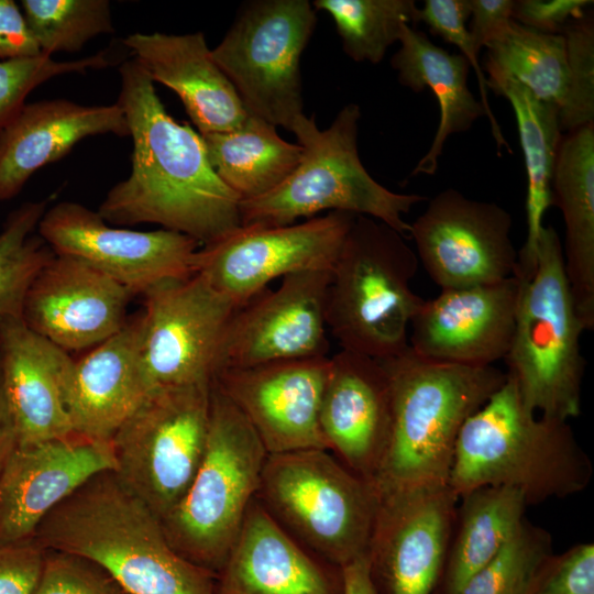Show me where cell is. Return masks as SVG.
<instances>
[{
    "instance_id": "obj_40",
    "label": "cell",
    "mask_w": 594,
    "mask_h": 594,
    "mask_svg": "<svg viewBox=\"0 0 594 594\" xmlns=\"http://www.w3.org/2000/svg\"><path fill=\"white\" fill-rule=\"evenodd\" d=\"M469 18L470 0H425L424 7L419 8V22L422 21L432 34L442 37L444 42L458 46L461 55L474 69L480 101L490 122L496 146L499 151L505 148L508 153H513L488 102L486 75L479 62V52L466 28Z\"/></svg>"
},
{
    "instance_id": "obj_19",
    "label": "cell",
    "mask_w": 594,
    "mask_h": 594,
    "mask_svg": "<svg viewBox=\"0 0 594 594\" xmlns=\"http://www.w3.org/2000/svg\"><path fill=\"white\" fill-rule=\"evenodd\" d=\"M114 468L111 441L76 432L18 446L0 472V547L34 538L54 507L94 475Z\"/></svg>"
},
{
    "instance_id": "obj_46",
    "label": "cell",
    "mask_w": 594,
    "mask_h": 594,
    "mask_svg": "<svg viewBox=\"0 0 594 594\" xmlns=\"http://www.w3.org/2000/svg\"><path fill=\"white\" fill-rule=\"evenodd\" d=\"M40 54L20 6L0 0V61Z\"/></svg>"
},
{
    "instance_id": "obj_44",
    "label": "cell",
    "mask_w": 594,
    "mask_h": 594,
    "mask_svg": "<svg viewBox=\"0 0 594 594\" xmlns=\"http://www.w3.org/2000/svg\"><path fill=\"white\" fill-rule=\"evenodd\" d=\"M591 4L588 0H516L512 18L541 33L563 34L568 23L582 18Z\"/></svg>"
},
{
    "instance_id": "obj_17",
    "label": "cell",
    "mask_w": 594,
    "mask_h": 594,
    "mask_svg": "<svg viewBox=\"0 0 594 594\" xmlns=\"http://www.w3.org/2000/svg\"><path fill=\"white\" fill-rule=\"evenodd\" d=\"M331 272L287 275L278 288L265 289L239 308L226 330L218 372L327 356L326 297Z\"/></svg>"
},
{
    "instance_id": "obj_9",
    "label": "cell",
    "mask_w": 594,
    "mask_h": 594,
    "mask_svg": "<svg viewBox=\"0 0 594 594\" xmlns=\"http://www.w3.org/2000/svg\"><path fill=\"white\" fill-rule=\"evenodd\" d=\"M255 497L289 536L323 561L342 568L366 556L378 493L328 450L267 454Z\"/></svg>"
},
{
    "instance_id": "obj_37",
    "label": "cell",
    "mask_w": 594,
    "mask_h": 594,
    "mask_svg": "<svg viewBox=\"0 0 594 594\" xmlns=\"http://www.w3.org/2000/svg\"><path fill=\"white\" fill-rule=\"evenodd\" d=\"M551 552L550 534L524 518L499 552L469 579L459 594H527L538 565Z\"/></svg>"
},
{
    "instance_id": "obj_38",
    "label": "cell",
    "mask_w": 594,
    "mask_h": 594,
    "mask_svg": "<svg viewBox=\"0 0 594 594\" xmlns=\"http://www.w3.org/2000/svg\"><path fill=\"white\" fill-rule=\"evenodd\" d=\"M566 42L569 88L559 111L562 132L594 122V20L593 12L568 23Z\"/></svg>"
},
{
    "instance_id": "obj_31",
    "label": "cell",
    "mask_w": 594,
    "mask_h": 594,
    "mask_svg": "<svg viewBox=\"0 0 594 594\" xmlns=\"http://www.w3.org/2000/svg\"><path fill=\"white\" fill-rule=\"evenodd\" d=\"M487 88L505 97L513 108L527 174V238L518 252L515 277L528 278L536 266L543 216L552 206L551 183L562 138L559 108L536 98L526 87L508 78L486 79Z\"/></svg>"
},
{
    "instance_id": "obj_27",
    "label": "cell",
    "mask_w": 594,
    "mask_h": 594,
    "mask_svg": "<svg viewBox=\"0 0 594 594\" xmlns=\"http://www.w3.org/2000/svg\"><path fill=\"white\" fill-rule=\"evenodd\" d=\"M153 82L172 89L200 135L227 132L248 117L235 89L213 61L202 32L133 33L123 40Z\"/></svg>"
},
{
    "instance_id": "obj_1",
    "label": "cell",
    "mask_w": 594,
    "mask_h": 594,
    "mask_svg": "<svg viewBox=\"0 0 594 594\" xmlns=\"http://www.w3.org/2000/svg\"><path fill=\"white\" fill-rule=\"evenodd\" d=\"M119 72L117 102L133 142L132 169L108 191L101 218L120 226L160 224L200 245L238 229L241 200L216 174L201 135L168 114L135 58Z\"/></svg>"
},
{
    "instance_id": "obj_25",
    "label": "cell",
    "mask_w": 594,
    "mask_h": 594,
    "mask_svg": "<svg viewBox=\"0 0 594 594\" xmlns=\"http://www.w3.org/2000/svg\"><path fill=\"white\" fill-rule=\"evenodd\" d=\"M73 363L65 350L32 331L22 319L0 324V371L18 446L74 432L64 394Z\"/></svg>"
},
{
    "instance_id": "obj_11",
    "label": "cell",
    "mask_w": 594,
    "mask_h": 594,
    "mask_svg": "<svg viewBox=\"0 0 594 594\" xmlns=\"http://www.w3.org/2000/svg\"><path fill=\"white\" fill-rule=\"evenodd\" d=\"M211 383L151 391L111 439L113 471L160 519L182 501L201 463Z\"/></svg>"
},
{
    "instance_id": "obj_7",
    "label": "cell",
    "mask_w": 594,
    "mask_h": 594,
    "mask_svg": "<svg viewBox=\"0 0 594 594\" xmlns=\"http://www.w3.org/2000/svg\"><path fill=\"white\" fill-rule=\"evenodd\" d=\"M519 279L515 326L504 358L524 405L569 421L581 413L585 328L568 282L560 237L543 226L532 274Z\"/></svg>"
},
{
    "instance_id": "obj_28",
    "label": "cell",
    "mask_w": 594,
    "mask_h": 594,
    "mask_svg": "<svg viewBox=\"0 0 594 594\" xmlns=\"http://www.w3.org/2000/svg\"><path fill=\"white\" fill-rule=\"evenodd\" d=\"M565 224L563 258L575 308L594 329V122L564 132L551 183Z\"/></svg>"
},
{
    "instance_id": "obj_2",
    "label": "cell",
    "mask_w": 594,
    "mask_h": 594,
    "mask_svg": "<svg viewBox=\"0 0 594 594\" xmlns=\"http://www.w3.org/2000/svg\"><path fill=\"white\" fill-rule=\"evenodd\" d=\"M34 539L95 562L127 594H213L216 575L172 548L160 517L113 470L94 475L54 507Z\"/></svg>"
},
{
    "instance_id": "obj_29",
    "label": "cell",
    "mask_w": 594,
    "mask_h": 594,
    "mask_svg": "<svg viewBox=\"0 0 594 594\" xmlns=\"http://www.w3.org/2000/svg\"><path fill=\"white\" fill-rule=\"evenodd\" d=\"M399 43L391 59L398 81L417 94L429 88L439 105L435 138L411 172V176L433 175L447 139L471 129L485 111L469 88L470 64L461 54L449 53L410 25L404 26Z\"/></svg>"
},
{
    "instance_id": "obj_16",
    "label": "cell",
    "mask_w": 594,
    "mask_h": 594,
    "mask_svg": "<svg viewBox=\"0 0 594 594\" xmlns=\"http://www.w3.org/2000/svg\"><path fill=\"white\" fill-rule=\"evenodd\" d=\"M378 508L366 552L378 594H432L459 496L449 484L378 494Z\"/></svg>"
},
{
    "instance_id": "obj_12",
    "label": "cell",
    "mask_w": 594,
    "mask_h": 594,
    "mask_svg": "<svg viewBox=\"0 0 594 594\" xmlns=\"http://www.w3.org/2000/svg\"><path fill=\"white\" fill-rule=\"evenodd\" d=\"M354 217L330 211L292 224L240 226L196 252L195 273L241 308L276 278L332 271Z\"/></svg>"
},
{
    "instance_id": "obj_6",
    "label": "cell",
    "mask_w": 594,
    "mask_h": 594,
    "mask_svg": "<svg viewBox=\"0 0 594 594\" xmlns=\"http://www.w3.org/2000/svg\"><path fill=\"white\" fill-rule=\"evenodd\" d=\"M360 119L356 103L344 106L326 130L305 116L293 131L302 147L299 164L270 193L240 201L241 226L292 224L342 211L376 219L409 238L404 215L426 197L392 191L370 175L358 151Z\"/></svg>"
},
{
    "instance_id": "obj_48",
    "label": "cell",
    "mask_w": 594,
    "mask_h": 594,
    "mask_svg": "<svg viewBox=\"0 0 594 594\" xmlns=\"http://www.w3.org/2000/svg\"><path fill=\"white\" fill-rule=\"evenodd\" d=\"M343 594H378L373 583L366 556L341 568Z\"/></svg>"
},
{
    "instance_id": "obj_32",
    "label": "cell",
    "mask_w": 594,
    "mask_h": 594,
    "mask_svg": "<svg viewBox=\"0 0 594 594\" xmlns=\"http://www.w3.org/2000/svg\"><path fill=\"white\" fill-rule=\"evenodd\" d=\"M208 160L240 200L263 196L297 167L302 147L285 141L276 127L248 114L238 128L201 135Z\"/></svg>"
},
{
    "instance_id": "obj_18",
    "label": "cell",
    "mask_w": 594,
    "mask_h": 594,
    "mask_svg": "<svg viewBox=\"0 0 594 594\" xmlns=\"http://www.w3.org/2000/svg\"><path fill=\"white\" fill-rule=\"evenodd\" d=\"M330 358L224 369L213 383L251 424L268 454L328 450L319 424Z\"/></svg>"
},
{
    "instance_id": "obj_45",
    "label": "cell",
    "mask_w": 594,
    "mask_h": 594,
    "mask_svg": "<svg viewBox=\"0 0 594 594\" xmlns=\"http://www.w3.org/2000/svg\"><path fill=\"white\" fill-rule=\"evenodd\" d=\"M514 0H470L469 33L477 52L487 47L509 28Z\"/></svg>"
},
{
    "instance_id": "obj_14",
    "label": "cell",
    "mask_w": 594,
    "mask_h": 594,
    "mask_svg": "<svg viewBox=\"0 0 594 594\" xmlns=\"http://www.w3.org/2000/svg\"><path fill=\"white\" fill-rule=\"evenodd\" d=\"M409 224L418 261L441 289L495 284L516 273L513 219L495 202L447 188Z\"/></svg>"
},
{
    "instance_id": "obj_23",
    "label": "cell",
    "mask_w": 594,
    "mask_h": 594,
    "mask_svg": "<svg viewBox=\"0 0 594 594\" xmlns=\"http://www.w3.org/2000/svg\"><path fill=\"white\" fill-rule=\"evenodd\" d=\"M213 594H343L342 572L298 543L255 497Z\"/></svg>"
},
{
    "instance_id": "obj_30",
    "label": "cell",
    "mask_w": 594,
    "mask_h": 594,
    "mask_svg": "<svg viewBox=\"0 0 594 594\" xmlns=\"http://www.w3.org/2000/svg\"><path fill=\"white\" fill-rule=\"evenodd\" d=\"M526 507L520 493L504 486H483L460 496L432 594H459L510 539Z\"/></svg>"
},
{
    "instance_id": "obj_42",
    "label": "cell",
    "mask_w": 594,
    "mask_h": 594,
    "mask_svg": "<svg viewBox=\"0 0 594 594\" xmlns=\"http://www.w3.org/2000/svg\"><path fill=\"white\" fill-rule=\"evenodd\" d=\"M527 594H594V544L578 543L564 552L548 554Z\"/></svg>"
},
{
    "instance_id": "obj_15",
    "label": "cell",
    "mask_w": 594,
    "mask_h": 594,
    "mask_svg": "<svg viewBox=\"0 0 594 594\" xmlns=\"http://www.w3.org/2000/svg\"><path fill=\"white\" fill-rule=\"evenodd\" d=\"M40 237L56 254L75 256L122 285L132 296L195 274L199 243L170 230L134 231L108 224L98 211L72 201L50 208Z\"/></svg>"
},
{
    "instance_id": "obj_13",
    "label": "cell",
    "mask_w": 594,
    "mask_h": 594,
    "mask_svg": "<svg viewBox=\"0 0 594 594\" xmlns=\"http://www.w3.org/2000/svg\"><path fill=\"white\" fill-rule=\"evenodd\" d=\"M143 296L142 362L152 391L212 382L239 308L197 273Z\"/></svg>"
},
{
    "instance_id": "obj_5",
    "label": "cell",
    "mask_w": 594,
    "mask_h": 594,
    "mask_svg": "<svg viewBox=\"0 0 594 594\" xmlns=\"http://www.w3.org/2000/svg\"><path fill=\"white\" fill-rule=\"evenodd\" d=\"M385 223L355 216L332 268L326 324L341 350L376 360L409 346V327L424 299L411 289L416 252Z\"/></svg>"
},
{
    "instance_id": "obj_41",
    "label": "cell",
    "mask_w": 594,
    "mask_h": 594,
    "mask_svg": "<svg viewBox=\"0 0 594 594\" xmlns=\"http://www.w3.org/2000/svg\"><path fill=\"white\" fill-rule=\"evenodd\" d=\"M45 550L33 594H124L112 576L95 562L76 554Z\"/></svg>"
},
{
    "instance_id": "obj_33",
    "label": "cell",
    "mask_w": 594,
    "mask_h": 594,
    "mask_svg": "<svg viewBox=\"0 0 594 594\" xmlns=\"http://www.w3.org/2000/svg\"><path fill=\"white\" fill-rule=\"evenodd\" d=\"M486 79L508 78L536 98L563 107L569 88L566 42L563 34H546L512 21L487 47Z\"/></svg>"
},
{
    "instance_id": "obj_3",
    "label": "cell",
    "mask_w": 594,
    "mask_h": 594,
    "mask_svg": "<svg viewBox=\"0 0 594 594\" xmlns=\"http://www.w3.org/2000/svg\"><path fill=\"white\" fill-rule=\"evenodd\" d=\"M592 476L590 457L569 422L537 417L506 375L462 426L448 484L459 497L483 486L509 487L528 506L581 493Z\"/></svg>"
},
{
    "instance_id": "obj_24",
    "label": "cell",
    "mask_w": 594,
    "mask_h": 594,
    "mask_svg": "<svg viewBox=\"0 0 594 594\" xmlns=\"http://www.w3.org/2000/svg\"><path fill=\"white\" fill-rule=\"evenodd\" d=\"M152 387L142 362L141 312L75 361L65 384L73 431L111 441Z\"/></svg>"
},
{
    "instance_id": "obj_47",
    "label": "cell",
    "mask_w": 594,
    "mask_h": 594,
    "mask_svg": "<svg viewBox=\"0 0 594 594\" xmlns=\"http://www.w3.org/2000/svg\"><path fill=\"white\" fill-rule=\"evenodd\" d=\"M18 447V431L0 371V472Z\"/></svg>"
},
{
    "instance_id": "obj_26",
    "label": "cell",
    "mask_w": 594,
    "mask_h": 594,
    "mask_svg": "<svg viewBox=\"0 0 594 594\" xmlns=\"http://www.w3.org/2000/svg\"><path fill=\"white\" fill-rule=\"evenodd\" d=\"M112 133L129 136L121 106H82L66 99L25 103L0 129V201L15 197L41 167L54 163L81 140Z\"/></svg>"
},
{
    "instance_id": "obj_20",
    "label": "cell",
    "mask_w": 594,
    "mask_h": 594,
    "mask_svg": "<svg viewBox=\"0 0 594 594\" xmlns=\"http://www.w3.org/2000/svg\"><path fill=\"white\" fill-rule=\"evenodd\" d=\"M519 287L513 276L490 285L441 289L414 316L410 350L429 361L492 366L508 351Z\"/></svg>"
},
{
    "instance_id": "obj_35",
    "label": "cell",
    "mask_w": 594,
    "mask_h": 594,
    "mask_svg": "<svg viewBox=\"0 0 594 594\" xmlns=\"http://www.w3.org/2000/svg\"><path fill=\"white\" fill-rule=\"evenodd\" d=\"M46 211V200L25 202L7 219L0 232V324L22 319L29 288L54 251L35 229Z\"/></svg>"
},
{
    "instance_id": "obj_49",
    "label": "cell",
    "mask_w": 594,
    "mask_h": 594,
    "mask_svg": "<svg viewBox=\"0 0 594 594\" xmlns=\"http://www.w3.org/2000/svg\"><path fill=\"white\" fill-rule=\"evenodd\" d=\"M124 594H127V593H124Z\"/></svg>"
},
{
    "instance_id": "obj_8",
    "label": "cell",
    "mask_w": 594,
    "mask_h": 594,
    "mask_svg": "<svg viewBox=\"0 0 594 594\" xmlns=\"http://www.w3.org/2000/svg\"><path fill=\"white\" fill-rule=\"evenodd\" d=\"M267 454L245 416L212 381L201 463L182 501L161 519L180 557L219 573L256 496Z\"/></svg>"
},
{
    "instance_id": "obj_10",
    "label": "cell",
    "mask_w": 594,
    "mask_h": 594,
    "mask_svg": "<svg viewBox=\"0 0 594 594\" xmlns=\"http://www.w3.org/2000/svg\"><path fill=\"white\" fill-rule=\"evenodd\" d=\"M307 0L246 2L211 50L248 114L290 132L306 116L300 57L316 26Z\"/></svg>"
},
{
    "instance_id": "obj_36",
    "label": "cell",
    "mask_w": 594,
    "mask_h": 594,
    "mask_svg": "<svg viewBox=\"0 0 594 594\" xmlns=\"http://www.w3.org/2000/svg\"><path fill=\"white\" fill-rule=\"evenodd\" d=\"M25 23L41 54L75 53L92 37L114 32L108 0H22Z\"/></svg>"
},
{
    "instance_id": "obj_22",
    "label": "cell",
    "mask_w": 594,
    "mask_h": 594,
    "mask_svg": "<svg viewBox=\"0 0 594 594\" xmlns=\"http://www.w3.org/2000/svg\"><path fill=\"white\" fill-rule=\"evenodd\" d=\"M391 419V386L383 363L345 350L331 356L319 411L328 451L373 483Z\"/></svg>"
},
{
    "instance_id": "obj_43",
    "label": "cell",
    "mask_w": 594,
    "mask_h": 594,
    "mask_svg": "<svg viewBox=\"0 0 594 594\" xmlns=\"http://www.w3.org/2000/svg\"><path fill=\"white\" fill-rule=\"evenodd\" d=\"M45 549L34 539L0 547V594H33Z\"/></svg>"
},
{
    "instance_id": "obj_4",
    "label": "cell",
    "mask_w": 594,
    "mask_h": 594,
    "mask_svg": "<svg viewBox=\"0 0 594 594\" xmlns=\"http://www.w3.org/2000/svg\"><path fill=\"white\" fill-rule=\"evenodd\" d=\"M389 378L388 441L373 484L378 494L446 485L465 420L505 383L492 366L425 360L410 348L380 360Z\"/></svg>"
},
{
    "instance_id": "obj_39",
    "label": "cell",
    "mask_w": 594,
    "mask_h": 594,
    "mask_svg": "<svg viewBox=\"0 0 594 594\" xmlns=\"http://www.w3.org/2000/svg\"><path fill=\"white\" fill-rule=\"evenodd\" d=\"M108 65L109 58L105 53L66 62L55 61L44 54L0 61V129L21 111L28 95L46 80Z\"/></svg>"
},
{
    "instance_id": "obj_34",
    "label": "cell",
    "mask_w": 594,
    "mask_h": 594,
    "mask_svg": "<svg viewBox=\"0 0 594 594\" xmlns=\"http://www.w3.org/2000/svg\"><path fill=\"white\" fill-rule=\"evenodd\" d=\"M316 11L333 20L344 53L355 62L378 64L399 42L405 25L419 22L413 0H315Z\"/></svg>"
},
{
    "instance_id": "obj_21",
    "label": "cell",
    "mask_w": 594,
    "mask_h": 594,
    "mask_svg": "<svg viewBox=\"0 0 594 594\" xmlns=\"http://www.w3.org/2000/svg\"><path fill=\"white\" fill-rule=\"evenodd\" d=\"M132 295L92 265L54 254L26 294L22 321L61 349L96 346L127 323Z\"/></svg>"
}]
</instances>
